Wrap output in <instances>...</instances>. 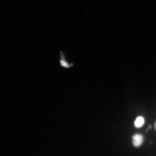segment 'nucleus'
Masks as SVG:
<instances>
[{
	"label": "nucleus",
	"instance_id": "f257e3e1",
	"mask_svg": "<svg viewBox=\"0 0 156 156\" xmlns=\"http://www.w3.org/2000/svg\"><path fill=\"white\" fill-rule=\"evenodd\" d=\"M143 136L141 134H136L132 136V143L135 147L140 146L143 142Z\"/></svg>",
	"mask_w": 156,
	"mask_h": 156
},
{
	"label": "nucleus",
	"instance_id": "f03ea898",
	"mask_svg": "<svg viewBox=\"0 0 156 156\" xmlns=\"http://www.w3.org/2000/svg\"><path fill=\"white\" fill-rule=\"evenodd\" d=\"M145 120L143 117L138 116L136 118L134 122V126L135 128H140L144 125Z\"/></svg>",
	"mask_w": 156,
	"mask_h": 156
},
{
	"label": "nucleus",
	"instance_id": "7ed1b4c3",
	"mask_svg": "<svg viewBox=\"0 0 156 156\" xmlns=\"http://www.w3.org/2000/svg\"><path fill=\"white\" fill-rule=\"evenodd\" d=\"M154 128H155V130H156V122L155 123Z\"/></svg>",
	"mask_w": 156,
	"mask_h": 156
}]
</instances>
